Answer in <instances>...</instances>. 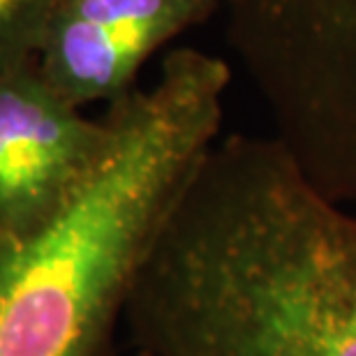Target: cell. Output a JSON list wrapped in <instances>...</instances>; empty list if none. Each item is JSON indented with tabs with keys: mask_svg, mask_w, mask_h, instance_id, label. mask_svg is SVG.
<instances>
[{
	"mask_svg": "<svg viewBox=\"0 0 356 356\" xmlns=\"http://www.w3.org/2000/svg\"><path fill=\"white\" fill-rule=\"evenodd\" d=\"M123 322L141 356H356V213L270 134L220 137Z\"/></svg>",
	"mask_w": 356,
	"mask_h": 356,
	"instance_id": "obj_1",
	"label": "cell"
},
{
	"mask_svg": "<svg viewBox=\"0 0 356 356\" xmlns=\"http://www.w3.org/2000/svg\"><path fill=\"white\" fill-rule=\"evenodd\" d=\"M56 0H0V76L38 65Z\"/></svg>",
	"mask_w": 356,
	"mask_h": 356,
	"instance_id": "obj_6",
	"label": "cell"
},
{
	"mask_svg": "<svg viewBox=\"0 0 356 356\" xmlns=\"http://www.w3.org/2000/svg\"><path fill=\"white\" fill-rule=\"evenodd\" d=\"M109 127L63 97L38 65L0 76V238L58 211L102 151Z\"/></svg>",
	"mask_w": 356,
	"mask_h": 356,
	"instance_id": "obj_4",
	"label": "cell"
},
{
	"mask_svg": "<svg viewBox=\"0 0 356 356\" xmlns=\"http://www.w3.org/2000/svg\"><path fill=\"white\" fill-rule=\"evenodd\" d=\"M232 67L195 47L104 113L97 160L51 218L0 238V356H106L141 266L220 139Z\"/></svg>",
	"mask_w": 356,
	"mask_h": 356,
	"instance_id": "obj_2",
	"label": "cell"
},
{
	"mask_svg": "<svg viewBox=\"0 0 356 356\" xmlns=\"http://www.w3.org/2000/svg\"><path fill=\"white\" fill-rule=\"evenodd\" d=\"M222 0H56L38 70L76 106L113 102L144 63Z\"/></svg>",
	"mask_w": 356,
	"mask_h": 356,
	"instance_id": "obj_5",
	"label": "cell"
},
{
	"mask_svg": "<svg viewBox=\"0 0 356 356\" xmlns=\"http://www.w3.org/2000/svg\"><path fill=\"white\" fill-rule=\"evenodd\" d=\"M227 42L315 188L356 206V0H222Z\"/></svg>",
	"mask_w": 356,
	"mask_h": 356,
	"instance_id": "obj_3",
	"label": "cell"
}]
</instances>
